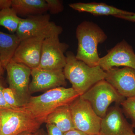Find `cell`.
I'll use <instances>...</instances> for the list:
<instances>
[{
  "instance_id": "cell-27",
  "label": "cell",
  "mask_w": 135,
  "mask_h": 135,
  "mask_svg": "<svg viewBox=\"0 0 135 135\" xmlns=\"http://www.w3.org/2000/svg\"><path fill=\"white\" fill-rule=\"evenodd\" d=\"M64 135H88L77 129H74L65 133Z\"/></svg>"
},
{
  "instance_id": "cell-17",
  "label": "cell",
  "mask_w": 135,
  "mask_h": 135,
  "mask_svg": "<svg viewBox=\"0 0 135 135\" xmlns=\"http://www.w3.org/2000/svg\"><path fill=\"white\" fill-rule=\"evenodd\" d=\"M69 105L56 109L49 115L45 123L55 125L64 133L75 129Z\"/></svg>"
},
{
  "instance_id": "cell-11",
  "label": "cell",
  "mask_w": 135,
  "mask_h": 135,
  "mask_svg": "<svg viewBox=\"0 0 135 135\" xmlns=\"http://www.w3.org/2000/svg\"><path fill=\"white\" fill-rule=\"evenodd\" d=\"M45 39L43 36H38L20 41L11 61L23 64L31 69L38 67Z\"/></svg>"
},
{
  "instance_id": "cell-9",
  "label": "cell",
  "mask_w": 135,
  "mask_h": 135,
  "mask_svg": "<svg viewBox=\"0 0 135 135\" xmlns=\"http://www.w3.org/2000/svg\"><path fill=\"white\" fill-rule=\"evenodd\" d=\"M5 69L7 73L9 88L14 91L18 100L23 107L31 97L29 85L32 69L23 64L12 61Z\"/></svg>"
},
{
  "instance_id": "cell-18",
  "label": "cell",
  "mask_w": 135,
  "mask_h": 135,
  "mask_svg": "<svg viewBox=\"0 0 135 135\" xmlns=\"http://www.w3.org/2000/svg\"><path fill=\"white\" fill-rule=\"evenodd\" d=\"M20 41L16 35L0 31V59L4 69L11 61Z\"/></svg>"
},
{
  "instance_id": "cell-10",
  "label": "cell",
  "mask_w": 135,
  "mask_h": 135,
  "mask_svg": "<svg viewBox=\"0 0 135 135\" xmlns=\"http://www.w3.org/2000/svg\"><path fill=\"white\" fill-rule=\"evenodd\" d=\"M98 66L105 71L121 66L135 69V53L133 48L123 40L100 58Z\"/></svg>"
},
{
  "instance_id": "cell-3",
  "label": "cell",
  "mask_w": 135,
  "mask_h": 135,
  "mask_svg": "<svg viewBox=\"0 0 135 135\" xmlns=\"http://www.w3.org/2000/svg\"><path fill=\"white\" fill-rule=\"evenodd\" d=\"M76 35L78 40L76 58L91 67L98 66L100 57L98 46L107 39L105 32L97 24L84 21L77 26Z\"/></svg>"
},
{
  "instance_id": "cell-4",
  "label": "cell",
  "mask_w": 135,
  "mask_h": 135,
  "mask_svg": "<svg viewBox=\"0 0 135 135\" xmlns=\"http://www.w3.org/2000/svg\"><path fill=\"white\" fill-rule=\"evenodd\" d=\"M41 125L23 107L0 109V135H17L25 131L34 134Z\"/></svg>"
},
{
  "instance_id": "cell-2",
  "label": "cell",
  "mask_w": 135,
  "mask_h": 135,
  "mask_svg": "<svg viewBox=\"0 0 135 135\" xmlns=\"http://www.w3.org/2000/svg\"><path fill=\"white\" fill-rule=\"evenodd\" d=\"M66 64L64 69L66 79L80 96L87 92L98 82L105 80L106 73L99 66L91 67L78 60L71 51L66 55Z\"/></svg>"
},
{
  "instance_id": "cell-20",
  "label": "cell",
  "mask_w": 135,
  "mask_h": 135,
  "mask_svg": "<svg viewBox=\"0 0 135 135\" xmlns=\"http://www.w3.org/2000/svg\"><path fill=\"white\" fill-rule=\"evenodd\" d=\"M123 113L130 119L132 125L135 128V97L126 98L120 104Z\"/></svg>"
},
{
  "instance_id": "cell-32",
  "label": "cell",
  "mask_w": 135,
  "mask_h": 135,
  "mask_svg": "<svg viewBox=\"0 0 135 135\" xmlns=\"http://www.w3.org/2000/svg\"><path fill=\"white\" fill-rule=\"evenodd\" d=\"M99 135V134H95V135Z\"/></svg>"
},
{
  "instance_id": "cell-23",
  "label": "cell",
  "mask_w": 135,
  "mask_h": 135,
  "mask_svg": "<svg viewBox=\"0 0 135 135\" xmlns=\"http://www.w3.org/2000/svg\"><path fill=\"white\" fill-rule=\"evenodd\" d=\"M47 135H64L65 133L58 127L51 123H46Z\"/></svg>"
},
{
  "instance_id": "cell-26",
  "label": "cell",
  "mask_w": 135,
  "mask_h": 135,
  "mask_svg": "<svg viewBox=\"0 0 135 135\" xmlns=\"http://www.w3.org/2000/svg\"><path fill=\"white\" fill-rule=\"evenodd\" d=\"M11 0H0V10L11 7Z\"/></svg>"
},
{
  "instance_id": "cell-15",
  "label": "cell",
  "mask_w": 135,
  "mask_h": 135,
  "mask_svg": "<svg viewBox=\"0 0 135 135\" xmlns=\"http://www.w3.org/2000/svg\"><path fill=\"white\" fill-rule=\"evenodd\" d=\"M73 9L80 12H86L95 16L132 15L134 12L120 9L103 3L79 2L69 4Z\"/></svg>"
},
{
  "instance_id": "cell-5",
  "label": "cell",
  "mask_w": 135,
  "mask_h": 135,
  "mask_svg": "<svg viewBox=\"0 0 135 135\" xmlns=\"http://www.w3.org/2000/svg\"><path fill=\"white\" fill-rule=\"evenodd\" d=\"M80 97L89 103L97 115L102 119L112 103L120 105L126 99L105 80L98 82Z\"/></svg>"
},
{
  "instance_id": "cell-14",
  "label": "cell",
  "mask_w": 135,
  "mask_h": 135,
  "mask_svg": "<svg viewBox=\"0 0 135 135\" xmlns=\"http://www.w3.org/2000/svg\"><path fill=\"white\" fill-rule=\"evenodd\" d=\"M105 80L125 98L135 97V69L114 67L105 71Z\"/></svg>"
},
{
  "instance_id": "cell-28",
  "label": "cell",
  "mask_w": 135,
  "mask_h": 135,
  "mask_svg": "<svg viewBox=\"0 0 135 135\" xmlns=\"http://www.w3.org/2000/svg\"><path fill=\"white\" fill-rule=\"evenodd\" d=\"M34 135H47V133L42 129H39L36 133L34 134Z\"/></svg>"
},
{
  "instance_id": "cell-1",
  "label": "cell",
  "mask_w": 135,
  "mask_h": 135,
  "mask_svg": "<svg viewBox=\"0 0 135 135\" xmlns=\"http://www.w3.org/2000/svg\"><path fill=\"white\" fill-rule=\"evenodd\" d=\"M79 96L72 88L58 87L47 90L38 96H31L23 107L41 125L56 109L69 105Z\"/></svg>"
},
{
  "instance_id": "cell-8",
  "label": "cell",
  "mask_w": 135,
  "mask_h": 135,
  "mask_svg": "<svg viewBox=\"0 0 135 135\" xmlns=\"http://www.w3.org/2000/svg\"><path fill=\"white\" fill-rule=\"evenodd\" d=\"M69 47L67 44L60 41L59 35L44 39L38 68L45 70H63L66 61L65 53Z\"/></svg>"
},
{
  "instance_id": "cell-16",
  "label": "cell",
  "mask_w": 135,
  "mask_h": 135,
  "mask_svg": "<svg viewBox=\"0 0 135 135\" xmlns=\"http://www.w3.org/2000/svg\"><path fill=\"white\" fill-rule=\"evenodd\" d=\"M11 7L22 16L44 15L48 11L45 0H11Z\"/></svg>"
},
{
  "instance_id": "cell-13",
  "label": "cell",
  "mask_w": 135,
  "mask_h": 135,
  "mask_svg": "<svg viewBox=\"0 0 135 135\" xmlns=\"http://www.w3.org/2000/svg\"><path fill=\"white\" fill-rule=\"evenodd\" d=\"M119 105L108 110L105 116L101 119L99 135H131L134 128L129 123Z\"/></svg>"
},
{
  "instance_id": "cell-6",
  "label": "cell",
  "mask_w": 135,
  "mask_h": 135,
  "mask_svg": "<svg viewBox=\"0 0 135 135\" xmlns=\"http://www.w3.org/2000/svg\"><path fill=\"white\" fill-rule=\"evenodd\" d=\"M62 32V27L50 21V15L45 14L22 18L16 34L22 41L32 37L59 36Z\"/></svg>"
},
{
  "instance_id": "cell-19",
  "label": "cell",
  "mask_w": 135,
  "mask_h": 135,
  "mask_svg": "<svg viewBox=\"0 0 135 135\" xmlns=\"http://www.w3.org/2000/svg\"><path fill=\"white\" fill-rule=\"evenodd\" d=\"M21 19L11 7L0 10V26L13 33L16 32Z\"/></svg>"
},
{
  "instance_id": "cell-22",
  "label": "cell",
  "mask_w": 135,
  "mask_h": 135,
  "mask_svg": "<svg viewBox=\"0 0 135 135\" xmlns=\"http://www.w3.org/2000/svg\"><path fill=\"white\" fill-rule=\"evenodd\" d=\"M48 11L52 15L58 14L63 11L64 6L63 2L60 0H45Z\"/></svg>"
},
{
  "instance_id": "cell-29",
  "label": "cell",
  "mask_w": 135,
  "mask_h": 135,
  "mask_svg": "<svg viewBox=\"0 0 135 135\" xmlns=\"http://www.w3.org/2000/svg\"><path fill=\"white\" fill-rule=\"evenodd\" d=\"M4 68L3 66L2 63L1 61V59H0V77L2 76L4 73Z\"/></svg>"
},
{
  "instance_id": "cell-31",
  "label": "cell",
  "mask_w": 135,
  "mask_h": 135,
  "mask_svg": "<svg viewBox=\"0 0 135 135\" xmlns=\"http://www.w3.org/2000/svg\"><path fill=\"white\" fill-rule=\"evenodd\" d=\"M131 135H135V134L134 133H133V134H131Z\"/></svg>"
},
{
  "instance_id": "cell-7",
  "label": "cell",
  "mask_w": 135,
  "mask_h": 135,
  "mask_svg": "<svg viewBox=\"0 0 135 135\" xmlns=\"http://www.w3.org/2000/svg\"><path fill=\"white\" fill-rule=\"evenodd\" d=\"M69 106L75 129L88 135L99 134L102 118L88 102L79 96Z\"/></svg>"
},
{
  "instance_id": "cell-30",
  "label": "cell",
  "mask_w": 135,
  "mask_h": 135,
  "mask_svg": "<svg viewBox=\"0 0 135 135\" xmlns=\"http://www.w3.org/2000/svg\"><path fill=\"white\" fill-rule=\"evenodd\" d=\"M17 135H34V134L32 133H30V132H27V131H25V132H22V133H20L18 134Z\"/></svg>"
},
{
  "instance_id": "cell-25",
  "label": "cell",
  "mask_w": 135,
  "mask_h": 135,
  "mask_svg": "<svg viewBox=\"0 0 135 135\" xmlns=\"http://www.w3.org/2000/svg\"><path fill=\"white\" fill-rule=\"evenodd\" d=\"M114 17L129 22H135V13L132 15H120L115 16Z\"/></svg>"
},
{
  "instance_id": "cell-21",
  "label": "cell",
  "mask_w": 135,
  "mask_h": 135,
  "mask_svg": "<svg viewBox=\"0 0 135 135\" xmlns=\"http://www.w3.org/2000/svg\"><path fill=\"white\" fill-rule=\"evenodd\" d=\"M4 98L8 105L13 108H19L23 107L17 98L15 92L11 89L4 88L3 90Z\"/></svg>"
},
{
  "instance_id": "cell-33",
  "label": "cell",
  "mask_w": 135,
  "mask_h": 135,
  "mask_svg": "<svg viewBox=\"0 0 135 135\" xmlns=\"http://www.w3.org/2000/svg\"><path fill=\"white\" fill-rule=\"evenodd\" d=\"M0 78H1V77H0Z\"/></svg>"
},
{
  "instance_id": "cell-12",
  "label": "cell",
  "mask_w": 135,
  "mask_h": 135,
  "mask_svg": "<svg viewBox=\"0 0 135 135\" xmlns=\"http://www.w3.org/2000/svg\"><path fill=\"white\" fill-rule=\"evenodd\" d=\"M31 82L29 85L30 94L64 87L66 84L63 70H48L37 68L32 69Z\"/></svg>"
},
{
  "instance_id": "cell-24",
  "label": "cell",
  "mask_w": 135,
  "mask_h": 135,
  "mask_svg": "<svg viewBox=\"0 0 135 135\" xmlns=\"http://www.w3.org/2000/svg\"><path fill=\"white\" fill-rule=\"evenodd\" d=\"M3 88L4 87L3 86L1 83L0 82V109H15L10 106L5 101L3 92Z\"/></svg>"
}]
</instances>
